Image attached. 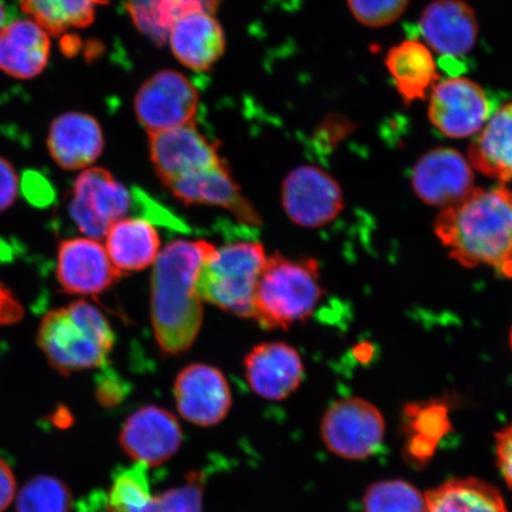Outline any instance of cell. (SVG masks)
I'll return each instance as SVG.
<instances>
[{
    "label": "cell",
    "mask_w": 512,
    "mask_h": 512,
    "mask_svg": "<svg viewBox=\"0 0 512 512\" xmlns=\"http://www.w3.org/2000/svg\"><path fill=\"white\" fill-rule=\"evenodd\" d=\"M215 248L204 240H176L160 251L153 264L152 328L165 355H181L196 341L203 322V302L196 291V279Z\"/></svg>",
    "instance_id": "cell-1"
},
{
    "label": "cell",
    "mask_w": 512,
    "mask_h": 512,
    "mask_svg": "<svg viewBox=\"0 0 512 512\" xmlns=\"http://www.w3.org/2000/svg\"><path fill=\"white\" fill-rule=\"evenodd\" d=\"M434 232L458 264L495 268L512 277V190L473 189L463 201L444 208Z\"/></svg>",
    "instance_id": "cell-2"
},
{
    "label": "cell",
    "mask_w": 512,
    "mask_h": 512,
    "mask_svg": "<svg viewBox=\"0 0 512 512\" xmlns=\"http://www.w3.org/2000/svg\"><path fill=\"white\" fill-rule=\"evenodd\" d=\"M37 342L50 366L67 376L105 367L115 335L104 313L78 300L43 317Z\"/></svg>",
    "instance_id": "cell-3"
},
{
    "label": "cell",
    "mask_w": 512,
    "mask_h": 512,
    "mask_svg": "<svg viewBox=\"0 0 512 512\" xmlns=\"http://www.w3.org/2000/svg\"><path fill=\"white\" fill-rule=\"evenodd\" d=\"M324 294L317 260L268 256L256 286L253 318L267 330L291 328L312 316Z\"/></svg>",
    "instance_id": "cell-4"
},
{
    "label": "cell",
    "mask_w": 512,
    "mask_h": 512,
    "mask_svg": "<svg viewBox=\"0 0 512 512\" xmlns=\"http://www.w3.org/2000/svg\"><path fill=\"white\" fill-rule=\"evenodd\" d=\"M267 258L264 246L254 241L215 248L198 272V296L235 316L253 318L256 286Z\"/></svg>",
    "instance_id": "cell-5"
},
{
    "label": "cell",
    "mask_w": 512,
    "mask_h": 512,
    "mask_svg": "<svg viewBox=\"0 0 512 512\" xmlns=\"http://www.w3.org/2000/svg\"><path fill=\"white\" fill-rule=\"evenodd\" d=\"M133 208V196L110 171L87 169L69 194L68 211L80 232L94 240L104 239L113 223Z\"/></svg>",
    "instance_id": "cell-6"
},
{
    "label": "cell",
    "mask_w": 512,
    "mask_h": 512,
    "mask_svg": "<svg viewBox=\"0 0 512 512\" xmlns=\"http://www.w3.org/2000/svg\"><path fill=\"white\" fill-rule=\"evenodd\" d=\"M386 422L379 408L361 398L338 400L323 415L320 435L335 456L367 459L383 444Z\"/></svg>",
    "instance_id": "cell-7"
},
{
    "label": "cell",
    "mask_w": 512,
    "mask_h": 512,
    "mask_svg": "<svg viewBox=\"0 0 512 512\" xmlns=\"http://www.w3.org/2000/svg\"><path fill=\"white\" fill-rule=\"evenodd\" d=\"M200 94L175 70H163L144 82L134 99L139 124L149 133L195 123Z\"/></svg>",
    "instance_id": "cell-8"
},
{
    "label": "cell",
    "mask_w": 512,
    "mask_h": 512,
    "mask_svg": "<svg viewBox=\"0 0 512 512\" xmlns=\"http://www.w3.org/2000/svg\"><path fill=\"white\" fill-rule=\"evenodd\" d=\"M285 213L303 228H322L337 219L344 207L341 185L328 172L317 166L294 169L281 189Z\"/></svg>",
    "instance_id": "cell-9"
},
{
    "label": "cell",
    "mask_w": 512,
    "mask_h": 512,
    "mask_svg": "<svg viewBox=\"0 0 512 512\" xmlns=\"http://www.w3.org/2000/svg\"><path fill=\"white\" fill-rule=\"evenodd\" d=\"M492 113L488 95L475 81L450 78L438 81L431 89L428 118L445 137L476 136Z\"/></svg>",
    "instance_id": "cell-10"
},
{
    "label": "cell",
    "mask_w": 512,
    "mask_h": 512,
    "mask_svg": "<svg viewBox=\"0 0 512 512\" xmlns=\"http://www.w3.org/2000/svg\"><path fill=\"white\" fill-rule=\"evenodd\" d=\"M183 443L181 424L163 407H140L125 420L119 444L133 463L157 467L169 462Z\"/></svg>",
    "instance_id": "cell-11"
},
{
    "label": "cell",
    "mask_w": 512,
    "mask_h": 512,
    "mask_svg": "<svg viewBox=\"0 0 512 512\" xmlns=\"http://www.w3.org/2000/svg\"><path fill=\"white\" fill-rule=\"evenodd\" d=\"M174 395L178 413L198 427L219 425L233 405L226 376L204 363L190 364L177 375Z\"/></svg>",
    "instance_id": "cell-12"
},
{
    "label": "cell",
    "mask_w": 512,
    "mask_h": 512,
    "mask_svg": "<svg viewBox=\"0 0 512 512\" xmlns=\"http://www.w3.org/2000/svg\"><path fill=\"white\" fill-rule=\"evenodd\" d=\"M149 136L151 162L164 185L222 162L217 145L195 123Z\"/></svg>",
    "instance_id": "cell-13"
},
{
    "label": "cell",
    "mask_w": 512,
    "mask_h": 512,
    "mask_svg": "<svg viewBox=\"0 0 512 512\" xmlns=\"http://www.w3.org/2000/svg\"><path fill=\"white\" fill-rule=\"evenodd\" d=\"M57 280L74 296L96 297L117 284L121 274L98 240H63L57 252Z\"/></svg>",
    "instance_id": "cell-14"
},
{
    "label": "cell",
    "mask_w": 512,
    "mask_h": 512,
    "mask_svg": "<svg viewBox=\"0 0 512 512\" xmlns=\"http://www.w3.org/2000/svg\"><path fill=\"white\" fill-rule=\"evenodd\" d=\"M472 166L457 150L448 147L427 152L412 175L415 194L430 206L447 208L463 201L475 189Z\"/></svg>",
    "instance_id": "cell-15"
},
{
    "label": "cell",
    "mask_w": 512,
    "mask_h": 512,
    "mask_svg": "<svg viewBox=\"0 0 512 512\" xmlns=\"http://www.w3.org/2000/svg\"><path fill=\"white\" fill-rule=\"evenodd\" d=\"M249 387L261 399L281 401L291 396L304 380L303 358L284 342L256 345L245 358Z\"/></svg>",
    "instance_id": "cell-16"
},
{
    "label": "cell",
    "mask_w": 512,
    "mask_h": 512,
    "mask_svg": "<svg viewBox=\"0 0 512 512\" xmlns=\"http://www.w3.org/2000/svg\"><path fill=\"white\" fill-rule=\"evenodd\" d=\"M419 30L428 48L456 59L475 48L479 24L475 10L464 0H434L422 12Z\"/></svg>",
    "instance_id": "cell-17"
},
{
    "label": "cell",
    "mask_w": 512,
    "mask_h": 512,
    "mask_svg": "<svg viewBox=\"0 0 512 512\" xmlns=\"http://www.w3.org/2000/svg\"><path fill=\"white\" fill-rule=\"evenodd\" d=\"M165 187L178 201L188 206L208 204L230 211L243 223L259 226L262 222L258 210L242 195L223 160L209 169L178 179Z\"/></svg>",
    "instance_id": "cell-18"
},
{
    "label": "cell",
    "mask_w": 512,
    "mask_h": 512,
    "mask_svg": "<svg viewBox=\"0 0 512 512\" xmlns=\"http://www.w3.org/2000/svg\"><path fill=\"white\" fill-rule=\"evenodd\" d=\"M51 158L61 169L82 170L91 166L104 151V133L92 115L64 113L51 123L47 140Z\"/></svg>",
    "instance_id": "cell-19"
},
{
    "label": "cell",
    "mask_w": 512,
    "mask_h": 512,
    "mask_svg": "<svg viewBox=\"0 0 512 512\" xmlns=\"http://www.w3.org/2000/svg\"><path fill=\"white\" fill-rule=\"evenodd\" d=\"M169 41L176 59L197 72L213 67L226 50L221 24L207 11L178 18L169 31Z\"/></svg>",
    "instance_id": "cell-20"
},
{
    "label": "cell",
    "mask_w": 512,
    "mask_h": 512,
    "mask_svg": "<svg viewBox=\"0 0 512 512\" xmlns=\"http://www.w3.org/2000/svg\"><path fill=\"white\" fill-rule=\"evenodd\" d=\"M49 34L31 19H17L0 31V70L11 78L30 80L47 68Z\"/></svg>",
    "instance_id": "cell-21"
},
{
    "label": "cell",
    "mask_w": 512,
    "mask_h": 512,
    "mask_svg": "<svg viewBox=\"0 0 512 512\" xmlns=\"http://www.w3.org/2000/svg\"><path fill=\"white\" fill-rule=\"evenodd\" d=\"M105 239L107 254L121 274L146 270L162 251L157 229L143 217H124L113 223Z\"/></svg>",
    "instance_id": "cell-22"
},
{
    "label": "cell",
    "mask_w": 512,
    "mask_h": 512,
    "mask_svg": "<svg viewBox=\"0 0 512 512\" xmlns=\"http://www.w3.org/2000/svg\"><path fill=\"white\" fill-rule=\"evenodd\" d=\"M467 157L480 174L512 183V101L491 114L470 145Z\"/></svg>",
    "instance_id": "cell-23"
},
{
    "label": "cell",
    "mask_w": 512,
    "mask_h": 512,
    "mask_svg": "<svg viewBox=\"0 0 512 512\" xmlns=\"http://www.w3.org/2000/svg\"><path fill=\"white\" fill-rule=\"evenodd\" d=\"M384 62L406 105L426 99L439 80L432 51L420 41L401 42L388 51Z\"/></svg>",
    "instance_id": "cell-24"
},
{
    "label": "cell",
    "mask_w": 512,
    "mask_h": 512,
    "mask_svg": "<svg viewBox=\"0 0 512 512\" xmlns=\"http://www.w3.org/2000/svg\"><path fill=\"white\" fill-rule=\"evenodd\" d=\"M424 512H509L495 485L485 480L453 478L427 492Z\"/></svg>",
    "instance_id": "cell-25"
},
{
    "label": "cell",
    "mask_w": 512,
    "mask_h": 512,
    "mask_svg": "<svg viewBox=\"0 0 512 512\" xmlns=\"http://www.w3.org/2000/svg\"><path fill=\"white\" fill-rule=\"evenodd\" d=\"M107 3L110 0H21L25 14L53 36L89 27L96 10Z\"/></svg>",
    "instance_id": "cell-26"
},
{
    "label": "cell",
    "mask_w": 512,
    "mask_h": 512,
    "mask_svg": "<svg viewBox=\"0 0 512 512\" xmlns=\"http://www.w3.org/2000/svg\"><path fill=\"white\" fill-rule=\"evenodd\" d=\"M107 512H157L152 495L149 467L134 463L113 476L106 498Z\"/></svg>",
    "instance_id": "cell-27"
},
{
    "label": "cell",
    "mask_w": 512,
    "mask_h": 512,
    "mask_svg": "<svg viewBox=\"0 0 512 512\" xmlns=\"http://www.w3.org/2000/svg\"><path fill=\"white\" fill-rule=\"evenodd\" d=\"M17 512H72L73 495L62 480L37 476L16 495Z\"/></svg>",
    "instance_id": "cell-28"
},
{
    "label": "cell",
    "mask_w": 512,
    "mask_h": 512,
    "mask_svg": "<svg viewBox=\"0 0 512 512\" xmlns=\"http://www.w3.org/2000/svg\"><path fill=\"white\" fill-rule=\"evenodd\" d=\"M364 512H424L425 496L402 479L370 485L363 497Z\"/></svg>",
    "instance_id": "cell-29"
},
{
    "label": "cell",
    "mask_w": 512,
    "mask_h": 512,
    "mask_svg": "<svg viewBox=\"0 0 512 512\" xmlns=\"http://www.w3.org/2000/svg\"><path fill=\"white\" fill-rule=\"evenodd\" d=\"M206 476L192 471L184 484L157 496V512H202Z\"/></svg>",
    "instance_id": "cell-30"
},
{
    "label": "cell",
    "mask_w": 512,
    "mask_h": 512,
    "mask_svg": "<svg viewBox=\"0 0 512 512\" xmlns=\"http://www.w3.org/2000/svg\"><path fill=\"white\" fill-rule=\"evenodd\" d=\"M352 16L368 28H384L405 14L409 0H347Z\"/></svg>",
    "instance_id": "cell-31"
},
{
    "label": "cell",
    "mask_w": 512,
    "mask_h": 512,
    "mask_svg": "<svg viewBox=\"0 0 512 512\" xmlns=\"http://www.w3.org/2000/svg\"><path fill=\"white\" fill-rule=\"evenodd\" d=\"M171 0H127V11L133 23L157 46H164L169 34L164 29L163 18Z\"/></svg>",
    "instance_id": "cell-32"
},
{
    "label": "cell",
    "mask_w": 512,
    "mask_h": 512,
    "mask_svg": "<svg viewBox=\"0 0 512 512\" xmlns=\"http://www.w3.org/2000/svg\"><path fill=\"white\" fill-rule=\"evenodd\" d=\"M23 195L38 208L49 207L55 201L56 192L46 176L38 171L28 170L22 178Z\"/></svg>",
    "instance_id": "cell-33"
},
{
    "label": "cell",
    "mask_w": 512,
    "mask_h": 512,
    "mask_svg": "<svg viewBox=\"0 0 512 512\" xmlns=\"http://www.w3.org/2000/svg\"><path fill=\"white\" fill-rule=\"evenodd\" d=\"M496 460L505 484L512 490V422L496 434Z\"/></svg>",
    "instance_id": "cell-34"
},
{
    "label": "cell",
    "mask_w": 512,
    "mask_h": 512,
    "mask_svg": "<svg viewBox=\"0 0 512 512\" xmlns=\"http://www.w3.org/2000/svg\"><path fill=\"white\" fill-rule=\"evenodd\" d=\"M19 188L17 172L8 160L0 157V211L15 203Z\"/></svg>",
    "instance_id": "cell-35"
},
{
    "label": "cell",
    "mask_w": 512,
    "mask_h": 512,
    "mask_svg": "<svg viewBox=\"0 0 512 512\" xmlns=\"http://www.w3.org/2000/svg\"><path fill=\"white\" fill-rule=\"evenodd\" d=\"M24 317V307L0 281V325L16 324Z\"/></svg>",
    "instance_id": "cell-36"
},
{
    "label": "cell",
    "mask_w": 512,
    "mask_h": 512,
    "mask_svg": "<svg viewBox=\"0 0 512 512\" xmlns=\"http://www.w3.org/2000/svg\"><path fill=\"white\" fill-rule=\"evenodd\" d=\"M127 389L120 379L113 376H105L96 390V398L102 406L113 407L124 400Z\"/></svg>",
    "instance_id": "cell-37"
},
{
    "label": "cell",
    "mask_w": 512,
    "mask_h": 512,
    "mask_svg": "<svg viewBox=\"0 0 512 512\" xmlns=\"http://www.w3.org/2000/svg\"><path fill=\"white\" fill-rule=\"evenodd\" d=\"M17 484L14 472L8 463L0 458V512H4L15 501Z\"/></svg>",
    "instance_id": "cell-38"
},
{
    "label": "cell",
    "mask_w": 512,
    "mask_h": 512,
    "mask_svg": "<svg viewBox=\"0 0 512 512\" xmlns=\"http://www.w3.org/2000/svg\"><path fill=\"white\" fill-rule=\"evenodd\" d=\"M6 18H8V14H6L5 4L3 0H0V31H2L6 25Z\"/></svg>",
    "instance_id": "cell-39"
},
{
    "label": "cell",
    "mask_w": 512,
    "mask_h": 512,
    "mask_svg": "<svg viewBox=\"0 0 512 512\" xmlns=\"http://www.w3.org/2000/svg\"><path fill=\"white\" fill-rule=\"evenodd\" d=\"M510 347H511V350H512V328H511V331H510Z\"/></svg>",
    "instance_id": "cell-40"
}]
</instances>
